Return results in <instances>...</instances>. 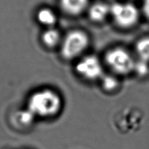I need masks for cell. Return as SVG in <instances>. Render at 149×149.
<instances>
[{
    "label": "cell",
    "instance_id": "cell-11",
    "mask_svg": "<svg viewBox=\"0 0 149 149\" xmlns=\"http://www.w3.org/2000/svg\"><path fill=\"white\" fill-rule=\"evenodd\" d=\"M119 85V81L113 76H105L102 79V86L106 91H113Z\"/></svg>",
    "mask_w": 149,
    "mask_h": 149
},
{
    "label": "cell",
    "instance_id": "cell-10",
    "mask_svg": "<svg viewBox=\"0 0 149 149\" xmlns=\"http://www.w3.org/2000/svg\"><path fill=\"white\" fill-rule=\"evenodd\" d=\"M135 49L140 60L149 62V37L140 39L137 42Z\"/></svg>",
    "mask_w": 149,
    "mask_h": 149
},
{
    "label": "cell",
    "instance_id": "cell-4",
    "mask_svg": "<svg viewBox=\"0 0 149 149\" xmlns=\"http://www.w3.org/2000/svg\"><path fill=\"white\" fill-rule=\"evenodd\" d=\"M115 23L122 28L133 26L139 18V12L135 5L130 3H115L110 7Z\"/></svg>",
    "mask_w": 149,
    "mask_h": 149
},
{
    "label": "cell",
    "instance_id": "cell-12",
    "mask_svg": "<svg viewBox=\"0 0 149 149\" xmlns=\"http://www.w3.org/2000/svg\"><path fill=\"white\" fill-rule=\"evenodd\" d=\"M133 71H135L140 76L146 75L148 71V62H146V61L140 59L138 61H135Z\"/></svg>",
    "mask_w": 149,
    "mask_h": 149
},
{
    "label": "cell",
    "instance_id": "cell-8",
    "mask_svg": "<svg viewBox=\"0 0 149 149\" xmlns=\"http://www.w3.org/2000/svg\"><path fill=\"white\" fill-rule=\"evenodd\" d=\"M61 40V34L56 29H49L42 35V41L44 45L49 48L56 47Z\"/></svg>",
    "mask_w": 149,
    "mask_h": 149
},
{
    "label": "cell",
    "instance_id": "cell-5",
    "mask_svg": "<svg viewBox=\"0 0 149 149\" xmlns=\"http://www.w3.org/2000/svg\"><path fill=\"white\" fill-rule=\"evenodd\" d=\"M76 71L83 78L95 80L103 76V67L98 58L88 55L80 60L76 65Z\"/></svg>",
    "mask_w": 149,
    "mask_h": 149
},
{
    "label": "cell",
    "instance_id": "cell-14",
    "mask_svg": "<svg viewBox=\"0 0 149 149\" xmlns=\"http://www.w3.org/2000/svg\"><path fill=\"white\" fill-rule=\"evenodd\" d=\"M143 11L144 15L149 19V0H144L143 4Z\"/></svg>",
    "mask_w": 149,
    "mask_h": 149
},
{
    "label": "cell",
    "instance_id": "cell-1",
    "mask_svg": "<svg viewBox=\"0 0 149 149\" xmlns=\"http://www.w3.org/2000/svg\"><path fill=\"white\" fill-rule=\"evenodd\" d=\"M61 107V97L51 90L35 92L28 101V109L35 116L50 117L57 114Z\"/></svg>",
    "mask_w": 149,
    "mask_h": 149
},
{
    "label": "cell",
    "instance_id": "cell-3",
    "mask_svg": "<svg viewBox=\"0 0 149 149\" xmlns=\"http://www.w3.org/2000/svg\"><path fill=\"white\" fill-rule=\"evenodd\" d=\"M106 62L113 72L125 75L133 71L135 61L127 51L117 47L111 49L106 53Z\"/></svg>",
    "mask_w": 149,
    "mask_h": 149
},
{
    "label": "cell",
    "instance_id": "cell-9",
    "mask_svg": "<svg viewBox=\"0 0 149 149\" xmlns=\"http://www.w3.org/2000/svg\"><path fill=\"white\" fill-rule=\"evenodd\" d=\"M37 20L41 24L46 26H52L56 23L57 17L52 10L49 8H42L37 13Z\"/></svg>",
    "mask_w": 149,
    "mask_h": 149
},
{
    "label": "cell",
    "instance_id": "cell-6",
    "mask_svg": "<svg viewBox=\"0 0 149 149\" xmlns=\"http://www.w3.org/2000/svg\"><path fill=\"white\" fill-rule=\"evenodd\" d=\"M88 0H61L63 10L71 15H77L86 8Z\"/></svg>",
    "mask_w": 149,
    "mask_h": 149
},
{
    "label": "cell",
    "instance_id": "cell-13",
    "mask_svg": "<svg viewBox=\"0 0 149 149\" xmlns=\"http://www.w3.org/2000/svg\"><path fill=\"white\" fill-rule=\"evenodd\" d=\"M34 116V115L29 109H27V110L22 111L21 113H19V120L20 121L22 124L25 125H30L33 122Z\"/></svg>",
    "mask_w": 149,
    "mask_h": 149
},
{
    "label": "cell",
    "instance_id": "cell-7",
    "mask_svg": "<svg viewBox=\"0 0 149 149\" xmlns=\"http://www.w3.org/2000/svg\"><path fill=\"white\" fill-rule=\"evenodd\" d=\"M110 13V7L102 2H97L92 5L89 10V16L94 22H101L105 20Z\"/></svg>",
    "mask_w": 149,
    "mask_h": 149
},
{
    "label": "cell",
    "instance_id": "cell-2",
    "mask_svg": "<svg viewBox=\"0 0 149 149\" xmlns=\"http://www.w3.org/2000/svg\"><path fill=\"white\" fill-rule=\"evenodd\" d=\"M89 39L84 31H71L64 38L61 45V55L66 60H72L82 53L88 46Z\"/></svg>",
    "mask_w": 149,
    "mask_h": 149
}]
</instances>
